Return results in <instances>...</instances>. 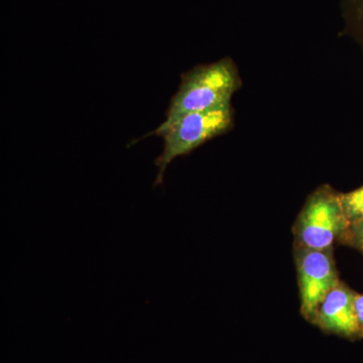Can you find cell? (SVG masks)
<instances>
[{"label": "cell", "mask_w": 363, "mask_h": 363, "mask_svg": "<svg viewBox=\"0 0 363 363\" xmlns=\"http://www.w3.org/2000/svg\"><path fill=\"white\" fill-rule=\"evenodd\" d=\"M240 87V75L230 59L197 66L182 76L180 87L172 98L162 124L174 123L192 112L231 104V98Z\"/></svg>", "instance_id": "cell-1"}, {"label": "cell", "mask_w": 363, "mask_h": 363, "mask_svg": "<svg viewBox=\"0 0 363 363\" xmlns=\"http://www.w3.org/2000/svg\"><path fill=\"white\" fill-rule=\"evenodd\" d=\"M233 123L231 104L209 111L185 114L169 124H161L154 135L164 140L161 155L156 159L157 175L155 187L162 185L169 164L177 157L186 156L216 136L230 130Z\"/></svg>", "instance_id": "cell-2"}, {"label": "cell", "mask_w": 363, "mask_h": 363, "mask_svg": "<svg viewBox=\"0 0 363 363\" xmlns=\"http://www.w3.org/2000/svg\"><path fill=\"white\" fill-rule=\"evenodd\" d=\"M350 224L340 193L321 186L307 198L294 223L295 247L329 250L335 243L343 245Z\"/></svg>", "instance_id": "cell-3"}, {"label": "cell", "mask_w": 363, "mask_h": 363, "mask_svg": "<svg viewBox=\"0 0 363 363\" xmlns=\"http://www.w3.org/2000/svg\"><path fill=\"white\" fill-rule=\"evenodd\" d=\"M333 250L295 247L301 314L311 324L322 301L341 281Z\"/></svg>", "instance_id": "cell-4"}, {"label": "cell", "mask_w": 363, "mask_h": 363, "mask_svg": "<svg viewBox=\"0 0 363 363\" xmlns=\"http://www.w3.org/2000/svg\"><path fill=\"white\" fill-rule=\"evenodd\" d=\"M357 293L340 281L318 308L314 323L325 333L355 340L363 338L355 311Z\"/></svg>", "instance_id": "cell-5"}, {"label": "cell", "mask_w": 363, "mask_h": 363, "mask_svg": "<svg viewBox=\"0 0 363 363\" xmlns=\"http://www.w3.org/2000/svg\"><path fill=\"white\" fill-rule=\"evenodd\" d=\"M348 30L363 47V0H343Z\"/></svg>", "instance_id": "cell-6"}, {"label": "cell", "mask_w": 363, "mask_h": 363, "mask_svg": "<svg viewBox=\"0 0 363 363\" xmlns=\"http://www.w3.org/2000/svg\"><path fill=\"white\" fill-rule=\"evenodd\" d=\"M341 203L350 223L363 219V186L348 193H340Z\"/></svg>", "instance_id": "cell-7"}, {"label": "cell", "mask_w": 363, "mask_h": 363, "mask_svg": "<svg viewBox=\"0 0 363 363\" xmlns=\"http://www.w3.org/2000/svg\"><path fill=\"white\" fill-rule=\"evenodd\" d=\"M343 245H350L363 255V219L350 224Z\"/></svg>", "instance_id": "cell-8"}, {"label": "cell", "mask_w": 363, "mask_h": 363, "mask_svg": "<svg viewBox=\"0 0 363 363\" xmlns=\"http://www.w3.org/2000/svg\"><path fill=\"white\" fill-rule=\"evenodd\" d=\"M355 311H357L358 324H359L363 335V295H359V294H357L355 297Z\"/></svg>", "instance_id": "cell-9"}]
</instances>
